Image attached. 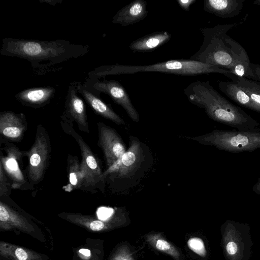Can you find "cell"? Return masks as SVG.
I'll use <instances>...</instances> for the list:
<instances>
[{"label":"cell","instance_id":"6da1fadb","mask_svg":"<svg viewBox=\"0 0 260 260\" xmlns=\"http://www.w3.org/2000/svg\"><path fill=\"white\" fill-rule=\"evenodd\" d=\"M189 102L204 109L209 117L240 131H260L258 121L222 96L209 81H196L184 89Z\"/></svg>","mask_w":260,"mask_h":260},{"label":"cell","instance_id":"7a4b0ae2","mask_svg":"<svg viewBox=\"0 0 260 260\" xmlns=\"http://www.w3.org/2000/svg\"><path fill=\"white\" fill-rule=\"evenodd\" d=\"M154 159L150 148L134 136L129 137V147L123 155L103 173L119 190L136 186L152 167Z\"/></svg>","mask_w":260,"mask_h":260},{"label":"cell","instance_id":"3957f363","mask_svg":"<svg viewBox=\"0 0 260 260\" xmlns=\"http://www.w3.org/2000/svg\"><path fill=\"white\" fill-rule=\"evenodd\" d=\"M141 72H160L181 76H196L210 73L222 74L230 78V71L190 59H172L147 65L115 64L100 67L91 72L90 78H100L108 75L132 74Z\"/></svg>","mask_w":260,"mask_h":260},{"label":"cell","instance_id":"277c9868","mask_svg":"<svg viewBox=\"0 0 260 260\" xmlns=\"http://www.w3.org/2000/svg\"><path fill=\"white\" fill-rule=\"evenodd\" d=\"M236 23L201 28L203 42L199 49L189 59L218 67L230 72L234 67L231 47L228 42V31Z\"/></svg>","mask_w":260,"mask_h":260},{"label":"cell","instance_id":"5b68a950","mask_svg":"<svg viewBox=\"0 0 260 260\" xmlns=\"http://www.w3.org/2000/svg\"><path fill=\"white\" fill-rule=\"evenodd\" d=\"M205 145L232 153L252 152L260 148V131L214 129L208 133L193 137H187Z\"/></svg>","mask_w":260,"mask_h":260},{"label":"cell","instance_id":"8992f818","mask_svg":"<svg viewBox=\"0 0 260 260\" xmlns=\"http://www.w3.org/2000/svg\"><path fill=\"white\" fill-rule=\"evenodd\" d=\"M67 45L60 41H42L5 39L2 53L26 58L29 61H53L64 57Z\"/></svg>","mask_w":260,"mask_h":260},{"label":"cell","instance_id":"52a82bcc","mask_svg":"<svg viewBox=\"0 0 260 260\" xmlns=\"http://www.w3.org/2000/svg\"><path fill=\"white\" fill-rule=\"evenodd\" d=\"M221 246L226 260H250L253 242L247 223L228 219L221 226Z\"/></svg>","mask_w":260,"mask_h":260},{"label":"cell","instance_id":"ba28073f","mask_svg":"<svg viewBox=\"0 0 260 260\" xmlns=\"http://www.w3.org/2000/svg\"><path fill=\"white\" fill-rule=\"evenodd\" d=\"M51 152L49 136L45 128L42 124H39L34 143L30 149L25 152L28 160L27 176L32 185L42 180L49 163Z\"/></svg>","mask_w":260,"mask_h":260},{"label":"cell","instance_id":"9c48e42d","mask_svg":"<svg viewBox=\"0 0 260 260\" xmlns=\"http://www.w3.org/2000/svg\"><path fill=\"white\" fill-rule=\"evenodd\" d=\"M61 126L66 134L74 138L78 144L81 153L80 167L83 177V187H93L103 181L102 169L98 158L82 137L76 132L73 122L66 117L62 118Z\"/></svg>","mask_w":260,"mask_h":260},{"label":"cell","instance_id":"30bf717a","mask_svg":"<svg viewBox=\"0 0 260 260\" xmlns=\"http://www.w3.org/2000/svg\"><path fill=\"white\" fill-rule=\"evenodd\" d=\"M4 147L1 148L0 164L12 184V188L29 189L32 185L27 181L22 168V157L25 152L21 151L15 145L1 139Z\"/></svg>","mask_w":260,"mask_h":260},{"label":"cell","instance_id":"8fae6325","mask_svg":"<svg viewBox=\"0 0 260 260\" xmlns=\"http://www.w3.org/2000/svg\"><path fill=\"white\" fill-rule=\"evenodd\" d=\"M99 146L101 148L108 168L126 152L124 143L117 131L102 122L98 123Z\"/></svg>","mask_w":260,"mask_h":260},{"label":"cell","instance_id":"7c38bea8","mask_svg":"<svg viewBox=\"0 0 260 260\" xmlns=\"http://www.w3.org/2000/svg\"><path fill=\"white\" fill-rule=\"evenodd\" d=\"M93 86L96 90L108 94L115 103L121 106L132 120L136 122L140 121L138 111L128 93L119 82L115 80L96 81Z\"/></svg>","mask_w":260,"mask_h":260},{"label":"cell","instance_id":"4fadbf2b","mask_svg":"<svg viewBox=\"0 0 260 260\" xmlns=\"http://www.w3.org/2000/svg\"><path fill=\"white\" fill-rule=\"evenodd\" d=\"M27 128L23 114L4 112L0 114V134L4 139L15 142L20 141Z\"/></svg>","mask_w":260,"mask_h":260},{"label":"cell","instance_id":"5bb4252c","mask_svg":"<svg viewBox=\"0 0 260 260\" xmlns=\"http://www.w3.org/2000/svg\"><path fill=\"white\" fill-rule=\"evenodd\" d=\"M146 1L134 0L119 10L113 16L112 23L128 26L144 19L148 15Z\"/></svg>","mask_w":260,"mask_h":260},{"label":"cell","instance_id":"9a60e30c","mask_svg":"<svg viewBox=\"0 0 260 260\" xmlns=\"http://www.w3.org/2000/svg\"><path fill=\"white\" fill-rule=\"evenodd\" d=\"M76 91L74 87H71L69 90L66 103L68 117H65L72 122H76L81 131L89 133L86 107L83 100L77 94Z\"/></svg>","mask_w":260,"mask_h":260},{"label":"cell","instance_id":"2e32d148","mask_svg":"<svg viewBox=\"0 0 260 260\" xmlns=\"http://www.w3.org/2000/svg\"><path fill=\"white\" fill-rule=\"evenodd\" d=\"M227 40L232 49L234 62L231 73L239 77L255 81V77L251 67L252 63L250 62L244 48L229 36H228Z\"/></svg>","mask_w":260,"mask_h":260},{"label":"cell","instance_id":"e0dca14e","mask_svg":"<svg viewBox=\"0 0 260 260\" xmlns=\"http://www.w3.org/2000/svg\"><path fill=\"white\" fill-rule=\"evenodd\" d=\"M18 229L23 232L35 231L26 218L3 201L0 202V229L1 231Z\"/></svg>","mask_w":260,"mask_h":260},{"label":"cell","instance_id":"ac0fdd59","mask_svg":"<svg viewBox=\"0 0 260 260\" xmlns=\"http://www.w3.org/2000/svg\"><path fill=\"white\" fill-rule=\"evenodd\" d=\"M244 0H204V10L217 17L232 18L240 14Z\"/></svg>","mask_w":260,"mask_h":260},{"label":"cell","instance_id":"d6986e66","mask_svg":"<svg viewBox=\"0 0 260 260\" xmlns=\"http://www.w3.org/2000/svg\"><path fill=\"white\" fill-rule=\"evenodd\" d=\"M171 37L167 31H157L134 40L129 48L134 52H152L168 42Z\"/></svg>","mask_w":260,"mask_h":260},{"label":"cell","instance_id":"ffe728a7","mask_svg":"<svg viewBox=\"0 0 260 260\" xmlns=\"http://www.w3.org/2000/svg\"><path fill=\"white\" fill-rule=\"evenodd\" d=\"M77 90L82 95L87 103L96 113L116 124H125L124 120L109 106L83 86L78 85Z\"/></svg>","mask_w":260,"mask_h":260},{"label":"cell","instance_id":"44dd1931","mask_svg":"<svg viewBox=\"0 0 260 260\" xmlns=\"http://www.w3.org/2000/svg\"><path fill=\"white\" fill-rule=\"evenodd\" d=\"M218 87L228 97L238 104L260 113V105L253 101L236 83L233 81H220L218 82Z\"/></svg>","mask_w":260,"mask_h":260},{"label":"cell","instance_id":"7402d4cb","mask_svg":"<svg viewBox=\"0 0 260 260\" xmlns=\"http://www.w3.org/2000/svg\"><path fill=\"white\" fill-rule=\"evenodd\" d=\"M55 89L52 87L32 88L19 92L16 98L24 104L32 106H41L48 102L53 96Z\"/></svg>","mask_w":260,"mask_h":260},{"label":"cell","instance_id":"603a6c76","mask_svg":"<svg viewBox=\"0 0 260 260\" xmlns=\"http://www.w3.org/2000/svg\"><path fill=\"white\" fill-rule=\"evenodd\" d=\"M0 255L8 260H43L44 255L6 242H0Z\"/></svg>","mask_w":260,"mask_h":260},{"label":"cell","instance_id":"cb8c5ba5","mask_svg":"<svg viewBox=\"0 0 260 260\" xmlns=\"http://www.w3.org/2000/svg\"><path fill=\"white\" fill-rule=\"evenodd\" d=\"M59 216L91 231H103L111 227L110 223L78 213H64L59 214Z\"/></svg>","mask_w":260,"mask_h":260},{"label":"cell","instance_id":"d4e9b609","mask_svg":"<svg viewBox=\"0 0 260 260\" xmlns=\"http://www.w3.org/2000/svg\"><path fill=\"white\" fill-rule=\"evenodd\" d=\"M67 172L69 183L63 189L67 192L83 187V177L80 164L77 156L68 154L67 157Z\"/></svg>","mask_w":260,"mask_h":260},{"label":"cell","instance_id":"484cf974","mask_svg":"<svg viewBox=\"0 0 260 260\" xmlns=\"http://www.w3.org/2000/svg\"><path fill=\"white\" fill-rule=\"evenodd\" d=\"M146 239L149 244L157 250L170 255L175 260H179L180 254L178 250L160 233L148 234Z\"/></svg>","mask_w":260,"mask_h":260},{"label":"cell","instance_id":"4316f807","mask_svg":"<svg viewBox=\"0 0 260 260\" xmlns=\"http://www.w3.org/2000/svg\"><path fill=\"white\" fill-rule=\"evenodd\" d=\"M232 81L236 83L250 96L251 99L260 105V83L234 75Z\"/></svg>","mask_w":260,"mask_h":260},{"label":"cell","instance_id":"83f0119b","mask_svg":"<svg viewBox=\"0 0 260 260\" xmlns=\"http://www.w3.org/2000/svg\"><path fill=\"white\" fill-rule=\"evenodd\" d=\"M187 245L190 249L199 256L204 257L207 250L203 240L199 237H192L188 239Z\"/></svg>","mask_w":260,"mask_h":260},{"label":"cell","instance_id":"f1b7e54d","mask_svg":"<svg viewBox=\"0 0 260 260\" xmlns=\"http://www.w3.org/2000/svg\"><path fill=\"white\" fill-rule=\"evenodd\" d=\"M12 188V184L7 177L3 166L0 164V197L9 195Z\"/></svg>","mask_w":260,"mask_h":260},{"label":"cell","instance_id":"f546056e","mask_svg":"<svg viewBox=\"0 0 260 260\" xmlns=\"http://www.w3.org/2000/svg\"><path fill=\"white\" fill-rule=\"evenodd\" d=\"M110 260H134V259L128 247L123 245L117 249Z\"/></svg>","mask_w":260,"mask_h":260},{"label":"cell","instance_id":"4dcf8cb0","mask_svg":"<svg viewBox=\"0 0 260 260\" xmlns=\"http://www.w3.org/2000/svg\"><path fill=\"white\" fill-rule=\"evenodd\" d=\"M114 210L112 208L102 207L99 208L96 212L98 219L103 221H107L113 215Z\"/></svg>","mask_w":260,"mask_h":260},{"label":"cell","instance_id":"1f68e13d","mask_svg":"<svg viewBox=\"0 0 260 260\" xmlns=\"http://www.w3.org/2000/svg\"><path fill=\"white\" fill-rule=\"evenodd\" d=\"M196 0H177V2L180 7L185 10L188 11L191 5L196 2Z\"/></svg>","mask_w":260,"mask_h":260},{"label":"cell","instance_id":"d6a6232c","mask_svg":"<svg viewBox=\"0 0 260 260\" xmlns=\"http://www.w3.org/2000/svg\"><path fill=\"white\" fill-rule=\"evenodd\" d=\"M78 253L82 259H88L91 256V251L90 250L86 248H81L78 251Z\"/></svg>","mask_w":260,"mask_h":260},{"label":"cell","instance_id":"836d02e7","mask_svg":"<svg viewBox=\"0 0 260 260\" xmlns=\"http://www.w3.org/2000/svg\"><path fill=\"white\" fill-rule=\"evenodd\" d=\"M252 191L256 194L260 195V177L257 182L252 187Z\"/></svg>","mask_w":260,"mask_h":260},{"label":"cell","instance_id":"e575fe53","mask_svg":"<svg viewBox=\"0 0 260 260\" xmlns=\"http://www.w3.org/2000/svg\"><path fill=\"white\" fill-rule=\"evenodd\" d=\"M253 4L256 5H260V0H256L253 2Z\"/></svg>","mask_w":260,"mask_h":260},{"label":"cell","instance_id":"d590c367","mask_svg":"<svg viewBox=\"0 0 260 260\" xmlns=\"http://www.w3.org/2000/svg\"><path fill=\"white\" fill-rule=\"evenodd\" d=\"M259 176H260V173H259Z\"/></svg>","mask_w":260,"mask_h":260}]
</instances>
